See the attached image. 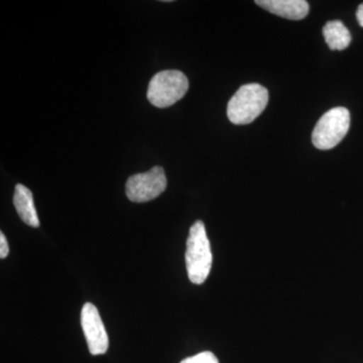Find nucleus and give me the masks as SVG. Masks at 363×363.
<instances>
[{
	"label": "nucleus",
	"mask_w": 363,
	"mask_h": 363,
	"mask_svg": "<svg viewBox=\"0 0 363 363\" xmlns=\"http://www.w3.org/2000/svg\"><path fill=\"white\" fill-rule=\"evenodd\" d=\"M180 363H219L217 357L210 351L198 353L194 357H187Z\"/></svg>",
	"instance_id": "10"
},
{
	"label": "nucleus",
	"mask_w": 363,
	"mask_h": 363,
	"mask_svg": "<svg viewBox=\"0 0 363 363\" xmlns=\"http://www.w3.org/2000/svg\"><path fill=\"white\" fill-rule=\"evenodd\" d=\"M9 247L7 243L6 238L4 233H0V257L1 259H6L9 255Z\"/></svg>",
	"instance_id": "11"
},
{
	"label": "nucleus",
	"mask_w": 363,
	"mask_h": 363,
	"mask_svg": "<svg viewBox=\"0 0 363 363\" xmlns=\"http://www.w3.org/2000/svg\"><path fill=\"white\" fill-rule=\"evenodd\" d=\"M324 39L331 50L342 51L351 43V33L342 21H328L323 28Z\"/></svg>",
	"instance_id": "9"
},
{
	"label": "nucleus",
	"mask_w": 363,
	"mask_h": 363,
	"mask_svg": "<svg viewBox=\"0 0 363 363\" xmlns=\"http://www.w3.org/2000/svg\"><path fill=\"white\" fill-rule=\"evenodd\" d=\"M269 102V92L264 86L252 83L241 86L227 106V116L236 125L252 123Z\"/></svg>",
	"instance_id": "2"
},
{
	"label": "nucleus",
	"mask_w": 363,
	"mask_h": 363,
	"mask_svg": "<svg viewBox=\"0 0 363 363\" xmlns=\"http://www.w3.org/2000/svg\"><path fill=\"white\" fill-rule=\"evenodd\" d=\"M166 188V174L161 167H155L147 173L131 176L125 186L128 199L135 203L152 201L159 197Z\"/></svg>",
	"instance_id": "5"
},
{
	"label": "nucleus",
	"mask_w": 363,
	"mask_h": 363,
	"mask_svg": "<svg viewBox=\"0 0 363 363\" xmlns=\"http://www.w3.org/2000/svg\"><path fill=\"white\" fill-rule=\"evenodd\" d=\"M188 88V79L181 71H162L150 80L147 99L154 106L167 108L185 96Z\"/></svg>",
	"instance_id": "3"
},
{
	"label": "nucleus",
	"mask_w": 363,
	"mask_h": 363,
	"mask_svg": "<svg viewBox=\"0 0 363 363\" xmlns=\"http://www.w3.org/2000/svg\"><path fill=\"white\" fill-rule=\"evenodd\" d=\"M13 204L21 220L32 227H39L40 220L33 203V193L26 186L18 184L14 189Z\"/></svg>",
	"instance_id": "8"
},
{
	"label": "nucleus",
	"mask_w": 363,
	"mask_h": 363,
	"mask_svg": "<svg viewBox=\"0 0 363 363\" xmlns=\"http://www.w3.org/2000/svg\"><path fill=\"white\" fill-rule=\"evenodd\" d=\"M255 4L272 14L300 21L309 13V4L305 0H257Z\"/></svg>",
	"instance_id": "7"
},
{
	"label": "nucleus",
	"mask_w": 363,
	"mask_h": 363,
	"mask_svg": "<svg viewBox=\"0 0 363 363\" xmlns=\"http://www.w3.org/2000/svg\"><path fill=\"white\" fill-rule=\"evenodd\" d=\"M185 260L189 279L195 285H201L209 276L213 262L211 245L202 221H196L189 231Z\"/></svg>",
	"instance_id": "1"
},
{
	"label": "nucleus",
	"mask_w": 363,
	"mask_h": 363,
	"mask_svg": "<svg viewBox=\"0 0 363 363\" xmlns=\"http://www.w3.org/2000/svg\"><path fill=\"white\" fill-rule=\"evenodd\" d=\"M357 18L358 21V23H359V26H362L363 28V4H360V6H358L357 11Z\"/></svg>",
	"instance_id": "12"
},
{
	"label": "nucleus",
	"mask_w": 363,
	"mask_h": 363,
	"mask_svg": "<svg viewBox=\"0 0 363 363\" xmlns=\"http://www.w3.org/2000/svg\"><path fill=\"white\" fill-rule=\"evenodd\" d=\"M81 326L91 354H104L108 350L109 338L97 308L86 303L81 311Z\"/></svg>",
	"instance_id": "6"
},
{
	"label": "nucleus",
	"mask_w": 363,
	"mask_h": 363,
	"mask_svg": "<svg viewBox=\"0 0 363 363\" xmlns=\"http://www.w3.org/2000/svg\"><path fill=\"white\" fill-rule=\"evenodd\" d=\"M350 126V113L344 107H335L327 111L318 121L312 133V142L319 150L335 147L347 135Z\"/></svg>",
	"instance_id": "4"
}]
</instances>
